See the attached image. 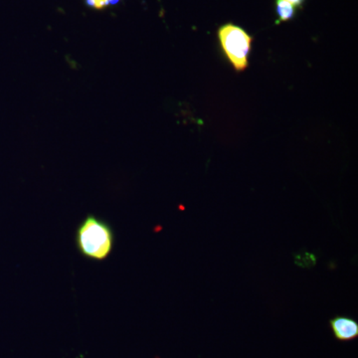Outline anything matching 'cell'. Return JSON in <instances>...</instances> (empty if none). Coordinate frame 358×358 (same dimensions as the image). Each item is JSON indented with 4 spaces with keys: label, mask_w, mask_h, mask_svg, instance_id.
Here are the masks:
<instances>
[{
    "label": "cell",
    "mask_w": 358,
    "mask_h": 358,
    "mask_svg": "<svg viewBox=\"0 0 358 358\" xmlns=\"http://www.w3.org/2000/svg\"><path fill=\"white\" fill-rule=\"evenodd\" d=\"M75 245L80 255L94 262H103L115 246V231L107 221L89 214L78 225Z\"/></svg>",
    "instance_id": "obj_1"
},
{
    "label": "cell",
    "mask_w": 358,
    "mask_h": 358,
    "mask_svg": "<svg viewBox=\"0 0 358 358\" xmlns=\"http://www.w3.org/2000/svg\"><path fill=\"white\" fill-rule=\"evenodd\" d=\"M218 37L224 54L234 69L238 72L246 70L253 41L248 33L239 26L227 23L219 28Z\"/></svg>",
    "instance_id": "obj_2"
},
{
    "label": "cell",
    "mask_w": 358,
    "mask_h": 358,
    "mask_svg": "<svg viewBox=\"0 0 358 358\" xmlns=\"http://www.w3.org/2000/svg\"><path fill=\"white\" fill-rule=\"evenodd\" d=\"M334 338L341 343H348L358 338V322L352 317L338 315L329 320Z\"/></svg>",
    "instance_id": "obj_3"
},
{
    "label": "cell",
    "mask_w": 358,
    "mask_h": 358,
    "mask_svg": "<svg viewBox=\"0 0 358 358\" xmlns=\"http://www.w3.org/2000/svg\"><path fill=\"white\" fill-rule=\"evenodd\" d=\"M275 11H277L278 23L287 22L293 20L294 14H296V8L286 0H277L275 1Z\"/></svg>",
    "instance_id": "obj_4"
},
{
    "label": "cell",
    "mask_w": 358,
    "mask_h": 358,
    "mask_svg": "<svg viewBox=\"0 0 358 358\" xmlns=\"http://www.w3.org/2000/svg\"><path fill=\"white\" fill-rule=\"evenodd\" d=\"M294 263L301 268H310L317 264V258L312 253L303 252L294 256Z\"/></svg>",
    "instance_id": "obj_5"
},
{
    "label": "cell",
    "mask_w": 358,
    "mask_h": 358,
    "mask_svg": "<svg viewBox=\"0 0 358 358\" xmlns=\"http://www.w3.org/2000/svg\"><path fill=\"white\" fill-rule=\"evenodd\" d=\"M85 3L94 9H103L109 6L106 0H85Z\"/></svg>",
    "instance_id": "obj_6"
},
{
    "label": "cell",
    "mask_w": 358,
    "mask_h": 358,
    "mask_svg": "<svg viewBox=\"0 0 358 358\" xmlns=\"http://www.w3.org/2000/svg\"><path fill=\"white\" fill-rule=\"evenodd\" d=\"M286 1H288L289 3H291L292 6H294V7H301L303 6L305 0H286Z\"/></svg>",
    "instance_id": "obj_7"
},
{
    "label": "cell",
    "mask_w": 358,
    "mask_h": 358,
    "mask_svg": "<svg viewBox=\"0 0 358 358\" xmlns=\"http://www.w3.org/2000/svg\"><path fill=\"white\" fill-rule=\"evenodd\" d=\"M107 1V3L110 6H115V4L119 3L121 0H106Z\"/></svg>",
    "instance_id": "obj_8"
}]
</instances>
